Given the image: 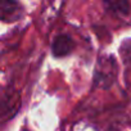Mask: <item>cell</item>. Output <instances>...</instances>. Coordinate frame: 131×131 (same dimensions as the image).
Here are the masks:
<instances>
[{"mask_svg": "<svg viewBox=\"0 0 131 131\" xmlns=\"http://www.w3.org/2000/svg\"><path fill=\"white\" fill-rule=\"evenodd\" d=\"M73 40L68 35H58L51 44V51L55 57H66L73 50Z\"/></svg>", "mask_w": 131, "mask_h": 131, "instance_id": "obj_3", "label": "cell"}, {"mask_svg": "<svg viewBox=\"0 0 131 131\" xmlns=\"http://www.w3.org/2000/svg\"><path fill=\"white\" fill-rule=\"evenodd\" d=\"M22 16V7L17 2L0 0V21L16 22Z\"/></svg>", "mask_w": 131, "mask_h": 131, "instance_id": "obj_2", "label": "cell"}, {"mask_svg": "<svg viewBox=\"0 0 131 131\" xmlns=\"http://www.w3.org/2000/svg\"><path fill=\"white\" fill-rule=\"evenodd\" d=\"M117 64L112 55H102L95 67L94 85L100 89H109L116 81Z\"/></svg>", "mask_w": 131, "mask_h": 131, "instance_id": "obj_1", "label": "cell"}, {"mask_svg": "<svg viewBox=\"0 0 131 131\" xmlns=\"http://www.w3.org/2000/svg\"><path fill=\"white\" fill-rule=\"evenodd\" d=\"M104 5L111 13L116 16H123L128 12V4L126 2H105Z\"/></svg>", "mask_w": 131, "mask_h": 131, "instance_id": "obj_4", "label": "cell"}, {"mask_svg": "<svg viewBox=\"0 0 131 131\" xmlns=\"http://www.w3.org/2000/svg\"><path fill=\"white\" fill-rule=\"evenodd\" d=\"M22 131H27V130H22Z\"/></svg>", "mask_w": 131, "mask_h": 131, "instance_id": "obj_5", "label": "cell"}]
</instances>
